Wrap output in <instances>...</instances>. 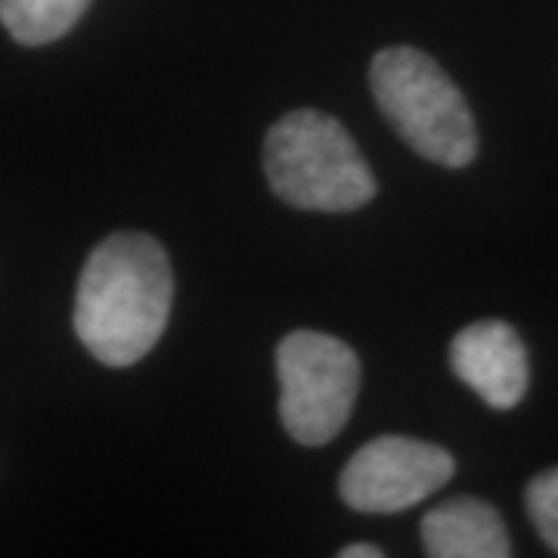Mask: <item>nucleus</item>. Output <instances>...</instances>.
<instances>
[{"label": "nucleus", "mask_w": 558, "mask_h": 558, "mask_svg": "<svg viewBox=\"0 0 558 558\" xmlns=\"http://www.w3.org/2000/svg\"><path fill=\"white\" fill-rule=\"evenodd\" d=\"M422 543L432 558H509L512 543L499 512L475 497L435 506L422 519Z\"/></svg>", "instance_id": "7"}, {"label": "nucleus", "mask_w": 558, "mask_h": 558, "mask_svg": "<svg viewBox=\"0 0 558 558\" xmlns=\"http://www.w3.org/2000/svg\"><path fill=\"white\" fill-rule=\"evenodd\" d=\"M279 418L289 438L323 447L339 435L354 413L360 360L354 348L326 332L299 329L277 348Z\"/></svg>", "instance_id": "4"}, {"label": "nucleus", "mask_w": 558, "mask_h": 558, "mask_svg": "<svg viewBox=\"0 0 558 558\" xmlns=\"http://www.w3.org/2000/svg\"><path fill=\"white\" fill-rule=\"evenodd\" d=\"M174 301V270L146 233H112L84 264L75 292V332L94 357L124 369L161 339Z\"/></svg>", "instance_id": "1"}, {"label": "nucleus", "mask_w": 558, "mask_h": 558, "mask_svg": "<svg viewBox=\"0 0 558 558\" xmlns=\"http://www.w3.org/2000/svg\"><path fill=\"white\" fill-rule=\"evenodd\" d=\"M90 0H0V22L13 40L44 47L60 40L84 16Z\"/></svg>", "instance_id": "8"}, {"label": "nucleus", "mask_w": 558, "mask_h": 558, "mask_svg": "<svg viewBox=\"0 0 558 558\" xmlns=\"http://www.w3.org/2000/svg\"><path fill=\"white\" fill-rule=\"evenodd\" d=\"M457 472V459L438 444L416 438H385L363 444L339 478L341 499L369 515H391L438 494Z\"/></svg>", "instance_id": "5"}, {"label": "nucleus", "mask_w": 558, "mask_h": 558, "mask_svg": "<svg viewBox=\"0 0 558 558\" xmlns=\"http://www.w3.org/2000/svg\"><path fill=\"white\" fill-rule=\"evenodd\" d=\"M369 87L381 116L440 168H465L478 156V128L450 75L416 47L379 50L369 65Z\"/></svg>", "instance_id": "2"}, {"label": "nucleus", "mask_w": 558, "mask_h": 558, "mask_svg": "<svg viewBox=\"0 0 558 558\" xmlns=\"http://www.w3.org/2000/svg\"><path fill=\"white\" fill-rule=\"evenodd\" d=\"M527 515L534 521L543 543L558 553V465L539 472L537 478L527 484Z\"/></svg>", "instance_id": "9"}, {"label": "nucleus", "mask_w": 558, "mask_h": 558, "mask_svg": "<svg viewBox=\"0 0 558 558\" xmlns=\"http://www.w3.org/2000/svg\"><path fill=\"white\" fill-rule=\"evenodd\" d=\"M341 558H381L379 546H373V543H354V546H344L339 553Z\"/></svg>", "instance_id": "10"}, {"label": "nucleus", "mask_w": 558, "mask_h": 558, "mask_svg": "<svg viewBox=\"0 0 558 558\" xmlns=\"http://www.w3.org/2000/svg\"><path fill=\"white\" fill-rule=\"evenodd\" d=\"M450 366L494 410L519 407L531 385L524 341L502 319H478L465 326L450 344Z\"/></svg>", "instance_id": "6"}, {"label": "nucleus", "mask_w": 558, "mask_h": 558, "mask_svg": "<svg viewBox=\"0 0 558 558\" xmlns=\"http://www.w3.org/2000/svg\"><path fill=\"white\" fill-rule=\"evenodd\" d=\"M264 171L279 199L304 211H354L376 196L357 143L332 116L299 109L264 140Z\"/></svg>", "instance_id": "3"}]
</instances>
